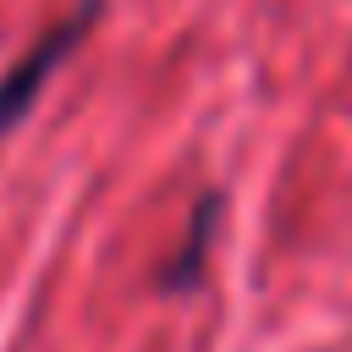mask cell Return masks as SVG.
Wrapping results in <instances>:
<instances>
[{
  "mask_svg": "<svg viewBox=\"0 0 352 352\" xmlns=\"http://www.w3.org/2000/svg\"><path fill=\"white\" fill-rule=\"evenodd\" d=\"M214 220H220V192H204L198 209H192V220H187L182 248H176V253L165 258V270H160V286H165V292H187V286H198L204 258H209V242H214Z\"/></svg>",
  "mask_w": 352,
  "mask_h": 352,
  "instance_id": "cell-2",
  "label": "cell"
},
{
  "mask_svg": "<svg viewBox=\"0 0 352 352\" xmlns=\"http://www.w3.org/2000/svg\"><path fill=\"white\" fill-rule=\"evenodd\" d=\"M99 11H104V0H82L72 16H60L50 33H38V38H33V50H28L6 77H0V132H11V126L33 110V99H38V94H44V82L72 60V50L88 38V28L99 22Z\"/></svg>",
  "mask_w": 352,
  "mask_h": 352,
  "instance_id": "cell-1",
  "label": "cell"
}]
</instances>
